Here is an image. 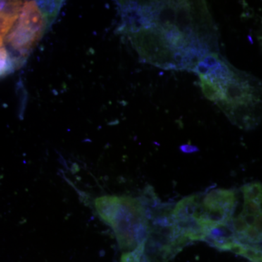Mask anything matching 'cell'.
Wrapping results in <instances>:
<instances>
[{
	"label": "cell",
	"instance_id": "cell-1",
	"mask_svg": "<svg viewBox=\"0 0 262 262\" xmlns=\"http://www.w3.org/2000/svg\"><path fill=\"white\" fill-rule=\"evenodd\" d=\"M124 27L141 59L166 70L192 72L219 52L218 29L205 1L125 3Z\"/></svg>",
	"mask_w": 262,
	"mask_h": 262
},
{
	"label": "cell",
	"instance_id": "cell-2",
	"mask_svg": "<svg viewBox=\"0 0 262 262\" xmlns=\"http://www.w3.org/2000/svg\"><path fill=\"white\" fill-rule=\"evenodd\" d=\"M193 72L205 97L214 102L233 125L252 130L262 121V80L236 69L219 52L209 53Z\"/></svg>",
	"mask_w": 262,
	"mask_h": 262
},
{
	"label": "cell",
	"instance_id": "cell-3",
	"mask_svg": "<svg viewBox=\"0 0 262 262\" xmlns=\"http://www.w3.org/2000/svg\"><path fill=\"white\" fill-rule=\"evenodd\" d=\"M94 207L98 216L113 229L122 251H134L146 241L149 216L146 203L142 200L105 195L95 200Z\"/></svg>",
	"mask_w": 262,
	"mask_h": 262
},
{
	"label": "cell",
	"instance_id": "cell-4",
	"mask_svg": "<svg viewBox=\"0 0 262 262\" xmlns=\"http://www.w3.org/2000/svg\"><path fill=\"white\" fill-rule=\"evenodd\" d=\"M168 205L148 208L149 229L145 242L146 262H168L191 242L181 232Z\"/></svg>",
	"mask_w": 262,
	"mask_h": 262
},
{
	"label": "cell",
	"instance_id": "cell-5",
	"mask_svg": "<svg viewBox=\"0 0 262 262\" xmlns=\"http://www.w3.org/2000/svg\"><path fill=\"white\" fill-rule=\"evenodd\" d=\"M145 242L139 245L134 251H127L122 255L120 262H146L145 254Z\"/></svg>",
	"mask_w": 262,
	"mask_h": 262
},
{
	"label": "cell",
	"instance_id": "cell-6",
	"mask_svg": "<svg viewBox=\"0 0 262 262\" xmlns=\"http://www.w3.org/2000/svg\"><path fill=\"white\" fill-rule=\"evenodd\" d=\"M241 191L244 199L254 201L262 196V184L260 182L250 183L244 185Z\"/></svg>",
	"mask_w": 262,
	"mask_h": 262
},
{
	"label": "cell",
	"instance_id": "cell-7",
	"mask_svg": "<svg viewBox=\"0 0 262 262\" xmlns=\"http://www.w3.org/2000/svg\"><path fill=\"white\" fill-rule=\"evenodd\" d=\"M179 149L185 154H192V153L199 151V149L196 146L191 145V144H184V145L180 146Z\"/></svg>",
	"mask_w": 262,
	"mask_h": 262
},
{
	"label": "cell",
	"instance_id": "cell-8",
	"mask_svg": "<svg viewBox=\"0 0 262 262\" xmlns=\"http://www.w3.org/2000/svg\"><path fill=\"white\" fill-rule=\"evenodd\" d=\"M251 262H262V248L260 250L258 256H256V257Z\"/></svg>",
	"mask_w": 262,
	"mask_h": 262
},
{
	"label": "cell",
	"instance_id": "cell-9",
	"mask_svg": "<svg viewBox=\"0 0 262 262\" xmlns=\"http://www.w3.org/2000/svg\"><path fill=\"white\" fill-rule=\"evenodd\" d=\"M258 41H259L260 46H261L262 48V23L261 30H260L259 35H258Z\"/></svg>",
	"mask_w": 262,
	"mask_h": 262
}]
</instances>
